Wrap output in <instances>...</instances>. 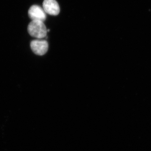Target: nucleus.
<instances>
[{
  "label": "nucleus",
  "mask_w": 151,
  "mask_h": 151,
  "mask_svg": "<svg viewBox=\"0 0 151 151\" xmlns=\"http://www.w3.org/2000/svg\"><path fill=\"white\" fill-rule=\"evenodd\" d=\"M28 32L33 37L42 39L46 37L47 29L43 22L39 20H32L27 27Z\"/></svg>",
  "instance_id": "1"
},
{
  "label": "nucleus",
  "mask_w": 151,
  "mask_h": 151,
  "mask_svg": "<svg viewBox=\"0 0 151 151\" xmlns=\"http://www.w3.org/2000/svg\"><path fill=\"white\" fill-rule=\"evenodd\" d=\"M48 42L45 40H35L30 42V47L37 55L42 56L46 54L48 49Z\"/></svg>",
  "instance_id": "2"
},
{
  "label": "nucleus",
  "mask_w": 151,
  "mask_h": 151,
  "mask_svg": "<svg viewBox=\"0 0 151 151\" xmlns=\"http://www.w3.org/2000/svg\"><path fill=\"white\" fill-rule=\"evenodd\" d=\"M28 15L32 20H39L44 22L46 20V14L43 9L40 6L35 5L30 7Z\"/></svg>",
  "instance_id": "3"
},
{
  "label": "nucleus",
  "mask_w": 151,
  "mask_h": 151,
  "mask_svg": "<svg viewBox=\"0 0 151 151\" xmlns=\"http://www.w3.org/2000/svg\"><path fill=\"white\" fill-rule=\"evenodd\" d=\"M42 6L44 10L48 14L57 16L59 14V5L55 0H44Z\"/></svg>",
  "instance_id": "4"
}]
</instances>
